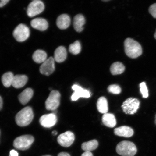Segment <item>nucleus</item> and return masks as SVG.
<instances>
[{"label": "nucleus", "mask_w": 156, "mask_h": 156, "mask_svg": "<svg viewBox=\"0 0 156 156\" xmlns=\"http://www.w3.org/2000/svg\"><path fill=\"white\" fill-rule=\"evenodd\" d=\"M125 51L129 57L135 58L141 56L142 53V47L133 39L127 38L124 43Z\"/></svg>", "instance_id": "obj_1"}, {"label": "nucleus", "mask_w": 156, "mask_h": 156, "mask_svg": "<svg viewBox=\"0 0 156 156\" xmlns=\"http://www.w3.org/2000/svg\"><path fill=\"white\" fill-rule=\"evenodd\" d=\"M34 118V114L32 108L28 106L17 113L15 117V120L19 126H24L30 124Z\"/></svg>", "instance_id": "obj_2"}, {"label": "nucleus", "mask_w": 156, "mask_h": 156, "mask_svg": "<svg viewBox=\"0 0 156 156\" xmlns=\"http://www.w3.org/2000/svg\"><path fill=\"white\" fill-rule=\"evenodd\" d=\"M116 151L118 154L122 156H134L137 152V148L133 142L124 141L118 144Z\"/></svg>", "instance_id": "obj_3"}, {"label": "nucleus", "mask_w": 156, "mask_h": 156, "mask_svg": "<svg viewBox=\"0 0 156 156\" xmlns=\"http://www.w3.org/2000/svg\"><path fill=\"white\" fill-rule=\"evenodd\" d=\"M34 141V138L32 136L23 135L16 138L13 145L16 149L24 151L29 149Z\"/></svg>", "instance_id": "obj_4"}, {"label": "nucleus", "mask_w": 156, "mask_h": 156, "mask_svg": "<svg viewBox=\"0 0 156 156\" xmlns=\"http://www.w3.org/2000/svg\"><path fill=\"white\" fill-rule=\"evenodd\" d=\"M140 105V102L137 99L129 98L122 103V107L126 114L133 115L137 112Z\"/></svg>", "instance_id": "obj_5"}, {"label": "nucleus", "mask_w": 156, "mask_h": 156, "mask_svg": "<svg viewBox=\"0 0 156 156\" xmlns=\"http://www.w3.org/2000/svg\"><path fill=\"white\" fill-rule=\"evenodd\" d=\"M30 30L28 27L24 24H20L15 28L13 34L17 41L22 42L26 41L30 36Z\"/></svg>", "instance_id": "obj_6"}, {"label": "nucleus", "mask_w": 156, "mask_h": 156, "mask_svg": "<svg viewBox=\"0 0 156 156\" xmlns=\"http://www.w3.org/2000/svg\"><path fill=\"white\" fill-rule=\"evenodd\" d=\"M60 97L61 95L58 91H51L46 101L45 106L47 110L52 111L56 110L60 105Z\"/></svg>", "instance_id": "obj_7"}, {"label": "nucleus", "mask_w": 156, "mask_h": 156, "mask_svg": "<svg viewBox=\"0 0 156 156\" xmlns=\"http://www.w3.org/2000/svg\"><path fill=\"white\" fill-rule=\"evenodd\" d=\"M44 3L40 0H35L29 4L27 10V15L32 17L40 14L44 11Z\"/></svg>", "instance_id": "obj_8"}, {"label": "nucleus", "mask_w": 156, "mask_h": 156, "mask_svg": "<svg viewBox=\"0 0 156 156\" xmlns=\"http://www.w3.org/2000/svg\"><path fill=\"white\" fill-rule=\"evenodd\" d=\"M75 135L73 132L67 131L58 136V143L63 147H67L72 145L75 140Z\"/></svg>", "instance_id": "obj_9"}, {"label": "nucleus", "mask_w": 156, "mask_h": 156, "mask_svg": "<svg viewBox=\"0 0 156 156\" xmlns=\"http://www.w3.org/2000/svg\"><path fill=\"white\" fill-rule=\"evenodd\" d=\"M55 60L53 57H50L47 58L40 66V73L42 75L46 76L51 75L55 70Z\"/></svg>", "instance_id": "obj_10"}, {"label": "nucleus", "mask_w": 156, "mask_h": 156, "mask_svg": "<svg viewBox=\"0 0 156 156\" xmlns=\"http://www.w3.org/2000/svg\"><path fill=\"white\" fill-rule=\"evenodd\" d=\"M72 89L74 91L71 96V99L73 101H77L80 97L88 98L91 96L90 92L89 91L83 89L79 85H74L72 87Z\"/></svg>", "instance_id": "obj_11"}, {"label": "nucleus", "mask_w": 156, "mask_h": 156, "mask_svg": "<svg viewBox=\"0 0 156 156\" xmlns=\"http://www.w3.org/2000/svg\"><path fill=\"white\" fill-rule=\"evenodd\" d=\"M57 121V117L54 113L44 115L40 119L41 125L45 128H50L54 126Z\"/></svg>", "instance_id": "obj_12"}, {"label": "nucleus", "mask_w": 156, "mask_h": 156, "mask_svg": "<svg viewBox=\"0 0 156 156\" xmlns=\"http://www.w3.org/2000/svg\"><path fill=\"white\" fill-rule=\"evenodd\" d=\"M30 25L33 28L41 31L47 30L48 27V21L42 18H37L33 19L31 21Z\"/></svg>", "instance_id": "obj_13"}, {"label": "nucleus", "mask_w": 156, "mask_h": 156, "mask_svg": "<svg viewBox=\"0 0 156 156\" xmlns=\"http://www.w3.org/2000/svg\"><path fill=\"white\" fill-rule=\"evenodd\" d=\"M114 133L115 135L125 137H131L134 134V131L129 126H123L114 129Z\"/></svg>", "instance_id": "obj_14"}, {"label": "nucleus", "mask_w": 156, "mask_h": 156, "mask_svg": "<svg viewBox=\"0 0 156 156\" xmlns=\"http://www.w3.org/2000/svg\"><path fill=\"white\" fill-rule=\"evenodd\" d=\"M71 18L67 14H62L56 20V24L60 29H67L71 24Z\"/></svg>", "instance_id": "obj_15"}, {"label": "nucleus", "mask_w": 156, "mask_h": 156, "mask_svg": "<svg viewBox=\"0 0 156 156\" xmlns=\"http://www.w3.org/2000/svg\"><path fill=\"white\" fill-rule=\"evenodd\" d=\"M67 57V52L63 46H60L56 49L54 54V59L58 63H62L65 61Z\"/></svg>", "instance_id": "obj_16"}, {"label": "nucleus", "mask_w": 156, "mask_h": 156, "mask_svg": "<svg viewBox=\"0 0 156 156\" xmlns=\"http://www.w3.org/2000/svg\"><path fill=\"white\" fill-rule=\"evenodd\" d=\"M34 95V91L30 88L24 90L19 95L20 102L23 105H25L30 100Z\"/></svg>", "instance_id": "obj_17"}, {"label": "nucleus", "mask_w": 156, "mask_h": 156, "mask_svg": "<svg viewBox=\"0 0 156 156\" xmlns=\"http://www.w3.org/2000/svg\"><path fill=\"white\" fill-rule=\"evenodd\" d=\"M85 23V17L82 14L77 15L74 17L73 21L74 28L78 32H81L83 30V26Z\"/></svg>", "instance_id": "obj_18"}, {"label": "nucleus", "mask_w": 156, "mask_h": 156, "mask_svg": "<svg viewBox=\"0 0 156 156\" xmlns=\"http://www.w3.org/2000/svg\"><path fill=\"white\" fill-rule=\"evenodd\" d=\"M28 80V78L25 75H16L14 76L12 85L16 88H20L24 86Z\"/></svg>", "instance_id": "obj_19"}, {"label": "nucleus", "mask_w": 156, "mask_h": 156, "mask_svg": "<svg viewBox=\"0 0 156 156\" xmlns=\"http://www.w3.org/2000/svg\"><path fill=\"white\" fill-rule=\"evenodd\" d=\"M102 121L105 126L108 127L113 128L116 124V121L114 114L106 113L103 115Z\"/></svg>", "instance_id": "obj_20"}, {"label": "nucleus", "mask_w": 156, "mask_h": 156, "mask_svg": "<svg viewBox=\"0 0 156 156\" xmlns=\"http://www.w3.org/2000/svg\"><path fill=\"white\" fill-rule=\"evenodd\" d=\"M32 58L36 63H42L47 59V54L44 50H38L34 52Z\"/></svg>", "instance_id": "obj_21"}, {"label": "nucleus", "mask_w": 156, "mask_h": 156, "mask_svg": "<svg viewBox=\"0 0 156 156\" xmlns=\"http://www.w3.org/2000/svg\"><path fill=\"white\" fill-rule=\"evenodd\" d=\"M97 108L98 112L102 114H105L108 112V102L104 97L99 98L97 101Z\"/></svg>", "instance_id": "obj_22"}, {"label": "nucleus", "mask_w": 156, "mask_h": 156, "mask_svg": "<svg viewBox=\"0 0 156 156\" xmlns=\"http://www.w3.org/2000/svg\"><path fill=\"white\" fill-rule=\"evenodd\" d=\"M125 67L122 63L116 62L113 63L110 67V71L112 75H120L125 71Z\"/></svg>", "instance_id": "obj_23"}, {"label": "nucleus", "mask_w": 156, "mask_h": 156, "mask_svg": "<svg viewBox=\"0 0 156 156\" xmlns=\"http://www.w3.org/2000/svg\"><path fill=\"white\" fill-rule=\"evenodd\" d=\"M98 143L95 140H91L88 142H84L81 145L82 149L85 151H90L97 149Z\"/></svg>", "instance_id": "obj_24"}, {"label": "nucleus", "mask_w": 156, "mask_h": 156, "mask_svg": "<svg viewBox=\"0 0 156 156\" xmlns=\"http://www.w3.org/2000/svg\"><path fill=\"white\" fill-rule=\"evenodd\" d=\"M14 76L12 72H9L5 73L2 77V81L5 87H8L12 85Z\"/></svg>", "instance_id": "obj_25"}, {"label": "nucleus", "mask_w": 156, "mask_h": 156, "mask_svg": "<svg viewBox=\"0 0 156 156\" xmlns=\"http://www.w3.org/2000/svg\"><path fill=\"white\" fill-rule=\"evenodd\" d=\"M81 45L79 41H76L70 45L69 51L73 55L79 54L81 51Z\"/></svg>", "instance_id": "obj_26"}, {"label": "nucleus", "mask_w": 156, "mask_h": 156, "mask_svg": "<svg viewBox=\"0 0 156 156\" xmlns=\"http://www.w3.org/2000/svg\"><path fill=\"white\" fill-rule=\"evenodd\" d=\"M109 92L114 94H118L121 92L122 89L119 85H112L109 86L107 88Z\"/></svg>", "instance_id": "obj_27"}, {"label": "nucleus", "mask_w": 156, "mask_h": 156, "mask_svg": "<svg viewBox=\"0 0 156 156\" xmlns=\"http://www.w3.org/2000/svg\"><path fill=\"white\" fill-rule=\"evenodd\" d=\"M140 92H141L144 98H147L149 96L148 90L145 82H142L140 85Z\"/></svg>", "instance_id": "obj_28"}, {"label": "nucleus", "mask_w": 156, "mask_h": 156, "mask_svg": "<svg viewBox=\"0 0 156 156\" xmlns=\"http://www.w3.org/2000/svg\"><path fill=\"white\" fill-rule=\"evenodd\" d=\"M149 13L154 18H156V3L153 4L150 7Z\"/></svg>", "instance_id": "obj_29"}, {"label": "nucleus", "mask_w": 156, "mask_h": 156, "mask_svg": "<svg viewBox=\"0 0 156 156\" xmlns=\"http://www.w3.org/2000/svg\"><path fill=\"white\" fill-rule=\"evenodd\" d=\"M9 1V0H1L0 1V7L4 6Z\"/></svg>", "instance_id": "obj_30"}, {"label": "nucleus", "mask_w": 156, "mask_h": 156, "mask_svg": "<svg viewBox=\"0 0 156 156\" xmlns=\"http://www.w3.org/2000/svg\"><path fill=\"white\" fill-rule=\"evenodd\" d=\"M9 156H19V154L17 152L14 150H12L10 152V155Z\"/></svg>", "instance_id": "obj_31"}, {"label": "nucleus", "mask_w": 156, "mask_h": 156, "mask_svg": "<svg viewBox=\"0 0 156 156\" xmlns=\"http://www.w3.org/2000/svg\"><path fill=\"white\" fill-rule=\"evenodd\" d=\"M81 156H93V155L90 151H85Z\"/></svg>", "instance_id": "obj_32"}, {"label": "nucleus", "mask_w": 156, "mask_h": 156, "mask_svg": "<svg viewBox=\"0 0 156 156\" xmlns=\"http://www.w3.org/2000/svg\"><path fill=\"white\" fill-rule=\"evenodd\" d=\"M58 156H70L69 154L66 152H61L58 154Z\"/></svg>", "instance_id": "obj_33"}, {"label": "nucleus", "mask_w": 156, "mask_h": 156, "mask_svg": "<svg viewBox=\"0 0 156 156\" xmlns=\"http://www.w3.org/2000/svg\"><path fill=\"white\" fill-rule=\"evenodd\" d=\"M3 104V102L1 96H0V110H1L2 108Z\"/></svg>", "instance_id": "obj_34"}, {"label": "nucleus", "mask_w": 156, "mask_h": 156, "mask_svg": "<svg viewBox=\"0 0 156 156\" xmlns=\"http://www.w3.org/2000/svg\"><path fill=\"white\" fill-rule=\"evenodd\" d=\"M52 134L54 136H56L57 135L58 132L56 130H54V131L52 132Z\"/></svg>", "instance_id": "obj_35"}, {"label": "nucleus", "mask_w": 156, "mask_h": 156, "mask_svg": "<svg viewBox=\"0 0 156 156\" xmlns=\"http://www.w3.org/2000/svg\"><path fill=\"white\" fill-rule=\"evenodd\" d=\"M154 38H155V39H156V30L154 35Z\"/></svg>", "instance_id": "obj_36"}, {"label": "nucleus", "mask_w": 156, "mask_h": 156, "mask_svg": "<svg viewBox=\"0 0 156 156\" xmlns=\"http://www.w3.org/2000/svg\"><path fill=\"white\" fill-rule=\"evenodd\" d=\"M155 124L156 125V115H155Z\"/></svg>", "instance_id": "obj_37"}, {"label": "nucleus", "mask_w": 156, "mask_h": 156, "mask_svg": "<svg viewBox=\"0 0 156 156\" xmlns=\"http://www.w3.org/2000/svg\"><path fill=\"white\" fill-rule=\"evenodd\" d=\"M51 156L48 155H44V156Z\"/></svg>", "instance_id": "obj_38"}]
</instances>
